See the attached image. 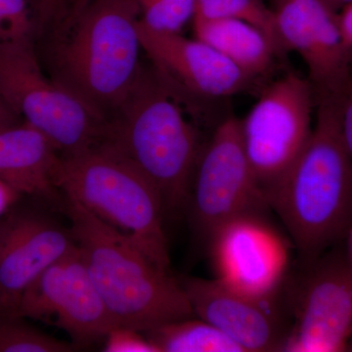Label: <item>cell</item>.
Returning a JSON list of instances; mask_svg holds the SVG:
<instances>
[{"label": "cell", "mask_w": 352, "mask_h": 352, "mask_svg": "<svg viewBox=\"0 0 352 352\" xmlns=\"http://www.w3.org/2000/svg\"><path fill=\"white\" fill-rule=\"evenodd\" d=\"M0 97L61 156L85 151L106 138L108 120L45 73L34 41H0Z\"/></svg>", "instance_id": "obj_6"}, {"label": "cell", "mask_w": 352, "mask_h": 352, "mask_svg": "<svg viewBox=\"0 0 352 352\" xmlns=\"http://www.w3.org/2000/svg\"><path fill=\"white\" fill-rule=\"evenodd\" d=\"M55 185L62 195L126 235L157 265L170 271L161 196L113 146L102 142L61 156Z\"/></svg>", "instance_id": "obj_5"}, {"label": "cell", "mask_w": 352, "mask_h": 352, "mask_svg": "<svg viewBox=\"0 0 352 352\" xmlns=\"http://www.w3.org/2000/svg\"><path fill=\"white\" fill-rule=\"evenodd\" d=\"M340 124H342V138L352 157V80L342 99Z\"/></svg>", "instance_id": "obj_25"}, {"label": "cell", "mask_w": 352, "mask_h": 352, "mask_svg": "<svg viewBox=\"0 0 352 352\" xmlns=\"http://www.w3.org/2000/svg\"><path fill=\"white\" fill-rule=\"evenodd\" d=\"M342 103L317 102L307 145L268 199L305 263L352 228V157L342 138Z\"/></svg>", "instance_id": "obj_1"}, {"label": "cell", "mask_w": 352, "mask_h": 352, "mask_svg": "<svg viewBox=\"0 0 352 352\" xmlns=\"http://www.w3.org/2000/svg\"><path fill=\"white\" fill-rule=\"evenodd\" d=\"M38 36L63 22L69 11V0H31Z\"/></svg>", "instance_id": "obj_24"}, {"label": "cell", "mask_w": 352, "mask_h": 352, "mask_svg": "<svg viewBox=\"0 0 352 352\" xmlns=\"http://www.w3.org/2000/svg\"><path fill=\"white\" fill-rule=\"evenodd\" d=\"M20 120H22L7 106L6 102L2 100L0 97V129L17 124Z\"/></svg>", "instance_id": "obj_28"}, {"label": "cell", "mask_w": 352, "mask_h": 352, "mask_svg": "<svg viewBox=\"0 0 352 352\" xmlns=\"http://www.w3.org/2000/svg\"><path fill=\"white\" fill-rule=\"evenodd\" d=\"M94 1H97V0H69V11L67 17L76 15Z\"/></svg>", "instance_id": "obj_29"}, {"label": "cell", "mask_w": 352, "mask_h": 352, "mask_svg": "<svg viewBox=\"0 0 352 352\" xmlns=\"http://www.w3.org/2000/svg\"><path fill=\"white\" fill-rule=\"evenodd\" d=\"M195 15L207 19H237L256 25L283 52L275 25L274 10L263 0H195Z\"/></svg>", "instance_id": "obj_19"}, {"label": "cell", "mask_w": 352, "mask_h": 352, "mask_svg": "<svg viewBox=\"0 0 352 352\" xmlns=\"http://www.w3.org/2000/svg\"><path fill=\"white\" fill-rule=\"evenodd\" d=\"M347 351H352V338H351V342H349V346H347Z\"/></svg>", "instance_id": "obj_32"}, {"label": "cell", "mask_w": 352, "mask_h": 352, "mask_svg": "<svg viewBox=\"0 0 352 352\" xmlns=\"http://www.w3.org/2000/svg\"><path fill=\"white\" fill-rule=\"evenodd\" d=\"M305 264L286 292L291 314L283 351H347L352 338V268L337 252Z\"/></svg>", "instance_id": "obj_9"}, {"label": "cell", "mask_w": 352, "mask_h": 352, "mask_svg": "<svg viewBox=\"0 0 352 352\" xmlns=\"http://www.w3.org/2000/svg\"><path fill=\"white\" fill-rule=\"evenodd\" d=\"M80 349L31 327L17 317L0 316V352H72Z\"/></svg>", "instance_id": "obj_20"}, {"label": "cell", "mask_w": 352, "mask_h": 352, "mask_svg": "<svg viewBox=\"0 0 352 352\" xmlns=\"http://www.w3.org/2000/svg\"><path fill=\"white\" fill-rule=\"evenodd\" d=\"M273 10L282 48L296 52L307 67L315 103L344 98L352 80V50L339 13L324 0H278Z\"/></svg>", "instance_id": "obj_11"}, {"label": "cell", "mask_w": 352, "mask_h": 352, "mask_svg": "<svg viewBox=\"0 0 352 352\" xmlns=\"http://www.w3.org/2000/svg\"><path fill=\"white\" fill-rule=\"evenodd\" d=\"M349 245H351V261H349V263H351V266L352 268V228L349 230Z\"/></svg>", "instance_id": "obj_31"}, {"label": "cell", "mask_w": 352, "mask_h": 352, "mask_svg": "<svg viewBox=\"0 0 352 352\" xmlns=\"http://www.w3.org/2000/svg\"><path fill=\"white\" fill-rule=\"evenodd\" d=\"M140 12L133 0H97L48 34L50 75L109 119L140 74Z\"/></svg>", "instance_id": "obj_2"}, {"label": "cell", "mask_w": 352, "mask_h": 352, "mask_svg": "<svg viewBox=\"0 0 352 352\" xmlns=\"http://www.w3.org/2000/svg\"><path fill=\"white\" fill-rule=\"evenodd\" d=\"M195 317L212 324L244 352L283 351L289 325L279 300H263L238 293L219 280H179Z\"/></svg>", "instance_id": "obj_14"}, {"label": "cell", "mask_w": 352, "mask_h": 352, "mask_svg": "<svg viewBox=\"0 0 352 352\" xmlns=\"http://www.w3.org/2000/svg\"><path fill=\"white\" fill-rule=\"evenodd\" d=\"M140 22L155 31L182 32L195 15V0H133Z\"/></svg>", "instance_id": "obj_21"}, {"label": "cell", "mask_w": 352, "mask_h": 352, "mask_svg": "<svg viewBox=\"0 0 352 352\" xmlns=\"http://www.w3.org/2000/svg\"><path fill=\"white\" fill-rule=\"evenodd\" d=\"M76 245L69 229L34 210L15 206L0 217V316L15 317L28 288Z\"/></svg>", "instance_id": "obj_13"}, {"label": "cell", "mask_w": 352, "mask_h": 352, "mask_svg": "<svg viewBox=\"0 0 352 352\" xmlns=\"http://www.w3.org/2000/svg\"><path fill=\"white\" fill-rule=\"evenodd\" d=\"M22 197L18 192L0 180V217L15 207Z\"/></svg>", "instance_id": "obj_26"}, {"label": "cell", "mask_w": 352, "mask_h": 352, "mask_svg": "<svg viewBox=\"0 0 352 352\" xmlns=\"http://www.w3.org/2000/svg\"><path fill=\"white\" fill-rule=\"evenodd\" d=\"M324 1H325L331 8L333 9V10L337 11L338 13H339V11L342 10V8L352 3V0H324Z\"/></svg>", "instance_id": "obj_30"}, {"label": "cell", "mask_w": 352, "mask_h": 352, "mask_svg": "<svg viewBox=\"0 0 352 352\" xmlns=\"http://www.w3.org/2000/svg\"><path fill=\"white\" fill-rule=\"evenodd\" d=\"M315 104L307 78L289 72L266 87L239 119L245 156L267 201L311 135Z\"/></svg>", "instance_id": "obj_7"}, {"label": "cell", "mask_w": 352, "mask_h": 352, "mask_svg": "<svg viewBox=\"0 0 352 352\" xmlns=\"http://www.w3.org/2000/svg\"><path fill=\"white\" fill-rule=\"evenodd\" d=\"M104 351L157 352L144 333L133 329L116 327L105 338Z\"/></svg>", "instance_id": "obj_23"}, {"label": "cell", "mask_w": 352, "mask_h": 352, "mask_svg": "<svg viewBox=\"0 0 352 352\" xmlns=\"http://www.w3.org/2000/svg\"><path fill=\"white\" fill-rule=\"evenodd\" d=\"M339 23L344 41L352 50V3L340 11Z\"/></svg>", "instance_id": "obj_27"}, {"label": "cell", "mask_w": 352, "mask_h": 352, "mask_svg": "<svg viewBox=\"0 0 352 352\" xmlns=\"http://www.w3.org/2000/svg\"><path fill=\"white\" fill-rule=\"evenodd\" d=\"M270 208L245 156L239 119L227 117L203 147L194 173L187 208L197 239L208 244L231 220Z\"/></svg>", "instance_id": "obj_8"}, {"label": "cell", "mask_w": 352, "mask_h": 352, "mask_svg": "<svg viewBox=\"0 0 352 352\" xmlns=\"http://www.w3.org/2000/svg\"><path fill=\"white\" fill-rule=\"evenodd\" d=\"M138 32L143 53L170 87L201 98L220 99L243 91L252 80L200 39L155 31L140 20Z\"/></svg>", "instance_id": "obj_15"}, {"label": "cell", "mask_w": 352, "mask_h": 352, "mask_svg": "<svg viewBox=\"0 0 352 352\" xmlns=\"http://www.w3.org/2000/svg\"><path fill=\"white\" fill-rule=\"evenodd\" d=\"M15 317L52 324L80 349L117 327L76 245L28 288Z\"/></svg>", "instance_id": "obj_10"}, {"label": "cell", "mask_w": 352, "mask_h": 352, "mask_svg": "<svg viewBox=\"0 0 352 352\" xmlns=\"http://www.w3.org/2000/svg\"><path fill=\"white\" fill-rule=\"evenodd\" d=\"M208 245L220 283L258 300L279 298L288 274L289 247L261 215L231 220Z\"/></svg>", "instance_id": "obj_12"}, {"label": "cell", "mask_w": 352, "mask_h": 352, "mask_svg": "<svg viewBox=\"0 0 352 352\" xmlns=\"http://www.w3.org/2000/svg\"><path fill=\"white\" fill-rule=\"evenodd\" d=\"M103 142L122 153L159 192L164 214L187 208L203 150L173 87L142 66L126 99L108 119Z\"/></svg>", "instance_id": "obj_3"}, {"label": "cell", "mask_w": 352, "mask_h": 352, "mask_svg": "<svg viewBox=\"0 0 352 352\" xmlns=\"http://www.w3.org/2000/svg\"><path fill=\"white\" fill-rule=\"evenodd\" d=\"M38 38L31 0H0V41L29 43Z\"/></svg>", "instance_id": "obj_22"}, {"label": "cell", "mask_w": 352, "mask_h": 352, "mask_svg": "<svg viewBox=\"0 0 352 352\" xmlns=\"http://www.w3.org/2000/svg\"><path fill=\"white\" fill-rule=\"evenodd\" d=\"M157 352H244L219 329L201 319H183L143 332Z\"/></svg>", "instance_id": "obj_18"}, {"label": "cell", "mask_w": 352, "mask_h": 352, "mask_svg": "<svg viewBox=\"0 0 352 352\" xmlns=\"http://www.w3.org/2000/svg\"><path fill=\"white\" fill-rule=\"evenodd\" d=\"M194 38L200 39L251 78L270 71L280 51L256 25L237 19L194 16Z\"/></svg>", "instance_id": "obj_17"}, {"label": "cell", "mask_w": 352, "mask_h": 352, "mask_svg": "<svg viewBox=\"0 0 352 352\" xmlns=\"http://www.w3.org/2000/svg\"><path fill=\"white\" fill-rule=\"evenodd\" d=\"M76 244L117 327L143 333L195 317L179 279L153 261L135 243L63 196Z\"/></svg>", "instance_id": "obj_4"}, {"label": "cell", "mask_w": 352, "mask_h": 352, "mask_svg": "<svg viewBox=\"0 0 352 352\" xmlns=\"http://www.w3.org/2000/svg\"><path fill=\"white\" fill-rule=\"evenodd\" d=\"M60 161L50 139L24 120L0 129V180L20 195L61 203L55 185Z\"/></svg>", "instance_id": "obj_16"}]
</instances>
